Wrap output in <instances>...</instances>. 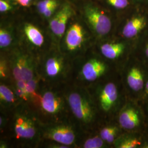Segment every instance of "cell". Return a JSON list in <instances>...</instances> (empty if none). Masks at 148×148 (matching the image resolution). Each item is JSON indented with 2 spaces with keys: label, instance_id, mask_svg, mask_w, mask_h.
<instances>
[{
  "label": "cell",
  "instance_id": "1",
  "mask_svg": "<svg viewBox=\"0 0 148 148\" xmlns=\"http://www.w3.org/2000/svg\"><path fill=\"white\" fill-rule=\"evenodd\" d=\"M42 126L37 113L27 103H21L9 115V122L1 138L11 148H40L42 141Z\"/></svg>",
  "mask_w": 148,
  "mask_h": 148
},
{
  "label": "cell",
  "instance_id": "2",
  "mask_svg": "<svg viewBox=\"0 0 148 148\" xmlns=\"http://www.w3.org/2000/svg\"><path fill=\"white\" fill-rule=\"evenodd\" d=\"M65 93L70 119L85 132L97 130L101 115L88 88L69 83Z\"/></svg>",
  "mask_w": 148,
  "mask_h": 148
},
{
  "label": "cell",
  "instance_id": "3",
  "mask_svg": "<svg viewBox=\"0 0 148 148\" xmlns=\"http://www.w3.org/2000/svg\"><path fill=\"white\" fill-rule=\"evenodd\" d=\"M47 85L41 81L37 92L29 104L42 123L63 121L70 119L65 86Z\"/></svg>",
  "mask_w": 148,
  "mask_h": 148
},
{
  "label": "cell",
  "instance_id": "4",
  "mask_svg": "<svg viewBox=\"0 0 148 148\" xmlns=\"http://www.w3.org/2000/svg\"><path fill=\"white\" fill-rule=\"evenodd\" d=\"M72 60L54 46L38 59L37 72L43 82L63 86L70 82Z\"/></svg>",
  "mask_w": 148,
  "mask_h": 148
},
{
  "label": "cell",
  "instance_id": "5",
  "mask_svg": "<svg viewBox=\"0 0 148 148\" xmlns=\"http://www.w3.org/2000/svg\"><path fill=\"white\" fill-rule=\"evenodd\" d=\"M103 58L88 50L72 60L70 83L89 88L104 79L109 72L110 65Z\"/></svg>",
  "mask_w": 148,
  "mask_h": 148
},
{
  "label": "cell",
  "instance_id": "6",
  "mask_svg": "<svg viewBox=\"0 0 148 148\" xmlns=\"http://www.w3.org/2000/svg\"><path fill=\"white\" fill-rule=\"evenodd\" d=\"M5 54L8 59L11 70L10 84L27 82L39 77L37 72L38 58L26 48L18 45Z\"/></svg>",
  "mask_w": 148,
  "mask_h": 148
},
{
  "label": "cell",
  "instance_id": "7",
  "mask_svg": "<svg viewBox=\"0 0 148 148\" xmlns=\"http://www.w3.org/2000/svg\"><path fill=\"white\" fill-rule=\"evenodd\" d=\"M84 132L70 119L63 121L42 123V141L58 142L70 148H78Z\"/></svg>",
  "mask_w": 148,
  "mask_h": 148
},
{
  "label": "cell",
  "instance_id": "8",
  "mask_svg": "<svg viewBox=\"0 0 148 148\" xmlns=\"http://www.w3.org/2000/svg\"><path fill=\"white\" fill-rule=\"evenodd\" d=\"M88 34L79 23L75 22L67 27L59 45L60 50L71 60L88 51L87 45Z\"/></svg>",
  "mask_w": 148,
  "mask_h": 148
},
{
  "label": "cell",
  "instance_id": "9",
  "mask_svg": "<svg viewBox=\"0 0 148 148\" xmlns=\"http://www.w3.org/2000/svg\"><path fill=\"white\" fill-rule=\"evenodd\" d=\"M87 88L92 96L100 115H108L117 107L119 99V90L118 86L114 81L101 82L100 81Z\"/></svg>",
  "mask_w": 148,
  "mask_h": 148
},
{
  "label": "cell",
  "instance_id": "10",
  "mask_svg": "<svg viewBox=\"0 0 148 148\" xmlns=\"http://www.w3.org/2000/svg\"><path fill=\"white\" fill-rule=\"evenodd\" d=\"M21 40L19 45L38 58L53 47L48 46L47 37L42 30L30 23H25L21 27Z\"/></svg>",
  "mask_w": 148,
  "mask_h": 148
},
{
  "label": "cell",
  "instance_id": "11",
  "mask_svg": "<svg viewBox=\"0 0 148 148\" xmlns=\"http://www.w3.org/2000/svg\"><path fill=\"white\" fill-rule=\"evenodd\" d=\"M85 16L92 34L98 38L108 35L111 32L112 24L110 18L94 5H88L85 7Z\"/></svg>",
  "mask_w": 148,
  "mask_h": 148
},
{
  "label": "cell",
  "instance_id": "12",
  "mask_svg": "<svg viewBox=\"0 0 148 148\" xmlns=\"http://www.w3.org/2000/svg\"><path fill=\"white\" fill-rule=\"evenodd\" d=\"M73 12L71 6L65 4L49 21V32L53 42L58 47L60 40L66 32L68 21L73 15Z\"/></svg>",
  "mask_w": 148,
  "mask_h": 148
},
{
  "label": "cell",
  "instance_id": "13",
  "mask_svg": "<svg viewBox=\"0 0 148 148\" xmlns=\"http://www.w3.org/2000/svg\"><path fill=\"white\" fill-rule=\"evenodd\" d=\"M21 103L12 85L0 82V112L10 115Z\"/></svg>",
  "mask_w": 148,
  "mask_h": 148
},
{
  "label": "cell",
  "instance_id": "14",
  "mask_svg": "<svg viewBox=\"0 0 148 148\" xmlns=\"http://www.w3.org/2000/svg\"><path fill=\"white\" fill-rule=\"evenodd\" d=\"M140 119L137 111L133 107L125 106L118 115V123L120 127L126 130H131L139 125Z\"/></svg>",
  "mask_w": 148,
  "mask_h": 148
},
{
  "label": "cell",
  "instance_id": "15",
  "mask_svg": "<svg viewBox=\"0 0 148 148\" xmlns=\"http://www.w3.org/2000/svg\"><path fill=\"white\" fill-rule=\"evenodd\" d=\"M13 27L1 26L0 28V49L1 53L8 52L19 45L16 34Z\"/></svg>",
  "mask_w": 148,
  "mask_h": 148
},
{
  "label": "cell",
  "instance_id": "16",
  "mask_svg": "<svg viewBox=\"0 0 148 148\" xmlns=\"http://www.w3.org/2000/svg\"><path fill=\"white\" fill-rule=\"evenodd\" d=\"M125 45L122 42H106L101 44L99 47L101 56L108 60H116L124 53Z\"/></svg>",
  "mask_w": 148,
  "mask_h": 148
},
{
  "label": "cell",
  "instance_id": "17",
  "mask_svg": "<svg viewBox=\"0 0 148 148\" xmlns=\"http://www.w3.org/2000/svg\"><path fill=\"white\" fill-rule=\"evenodd\" d=\"M146 25V20L143 16L133 17L123 27L122 35L127 38L135 37L141 32Z\"/></svg>",
  "mask_w": 148,
  "mask_h": 148
},
{
  "label": "cell",
  "instance_id": "18",
  "mask_svg": "<svg viewBox=\"0 0 148 148\" xmlns=\"http://www.w3.org/2000/svg\"><path fill=\"white\" fill-rule=\"evenodd\" d=\"M108 144L101 137L97 130L84 132L79 142L78 148H106Z\"/></svg>",
  "mask_w": 148,
  "mask_h": 148
},
{
  "label": "cell",
  "instance_id": "19",
  "mask_svg": "<svg viewBox=\"0 0 148 148\" xmlns=\"http://www.w3.org/2000/svg\"><path fill=\"white\" fill-rule=\"evenodd\" d=\"M127 85L128 87L134 91L142 90L144 86V78L141 71L137 68H132L130 69L126 77Z\"/></svg>",
  "mask_w": 148,
  "mask_h": 148
},
{
  "label": "cell",
  "instance_id": "20",
  "mask_svg": "<svg viewBox=\"0 0 148 148\" xmlns=\"http://www.w3.org/2000/svg\"><path fill=\"white\" fill-rule=\"evenodd\" d=\"M97 131L101 137L108 144H114L119 137L120 130L116 125H108L98 127Z\"/></svg>",
  "mask_w": 148,
  "mask_h": 148
},
{
  "label": "cell",
  "instance_id": "21",
  "mask_svg": "<svg viewBox=\"0 0 148 148\" xmlns=\"http://www.w3.org/2000/svg\"><path fill=\"white\" fill-rule=\"evenodd\" d=\"M11 74L9 62L5 53L0 56V82L10 84Z\"/></svg>",
  "mask_w": 148,
  "mask_h": 148
},
{
  "label": "cell",
  "instance_id": "22",
  "mask_svg": "<svg viewBox=\"0 0 148 148\" xmlns=\"http://www.w3.org/2000/svg\"><path fill=\"white\" fill-rule=\"evenodd\" d=\"M140 144V142L136 139L120 137H119L114 144L115 147L119 148H136Z\"/></svg>",
  "mask_w": 148,
  "mask_h": 148
},
{
  "label": "cell",
  "instance_id": "23",
  "mask_svg": "<svg viewBox=\"0 0 148 148\" xmlns=\"http://www.w3.org/2000/svg\"><path fill=\"white\" fill-rule=\"evenodd\" d=\"M58 4L56 0H43L37 4V9L38 12L42 14L51 5Z\"/></svg>",
  "mask_w": 148,
  "mask_h": 148
},
{
  "label": "cell",
  "instance_id": "24",
  "mask_svg": "<svg viewBox=\"0 0 148 148\" xmlns=\"http://www.w3.org/2000/svg\"><path fill=\"white\" fill-rule=\"evenodd\" d=\"M9 122V115L0 112V134L5 132Z\"/></svg>",
  "mask_w": 148,
  "mask_h": 148
},
{
  "label": "cell",
  "instance_id": "25",
  "mask_svg": "<svg viewBox=\"0 0 148 148\" xmlns=\"http://www.w3.org/2000/svg\"><path fill=\"white\" fill-rule=\"evenodd\" d=\"M110 5L117 9L125 8L128 5V0H107Z\"/></svg>",
  "mask_w": 148,
  "mask_h": 148
},
{
  "label": "cell",
  "instance_id": "26",
  "mask_svg": "<svg viewBox=\"0 0 148 148\" xmlns=\"http://www.w3.org/2000/svg\"><path fill=\"white\" fill-rule=\"evenodd\" d=\"M58 5V4H56V5H51L49 7H48L43 13V16L47 18L51 17L52 16H53V14L54 13V11H56V10L57 9Z\"/></svg>",
  "mask_w": 148,
  "mask_h": 148
},
{
  "label": "cell",
  "instance_id": "27",
  "mask_svg": "<svg viewBox=\"0 0 148 148\" xmlns=\"http://www.w3.org/2000/svg\"><path fill=\"white\" fill-rule=\"evenodd\" d=\"M12 9L10 3L5 0H0V11L1 12H5Z\"/></svg>",
  "mask_w": 148,
  "mask_h": 148
},
{
  "label": "cell",
  "instance_id": "28",
  "mask_svg": "<svg viewBox=\"0 0 148 148\" xmlns=\"http://www.w3.org/2000/svg\"><path fill=\"white\" fill-rule=\"evenodd\" d=\"M11 148L9 142L5 139L0 138V148Z\"/></svg>",
  "mask_w": 148,
  "mask_h": 148
},
{
  "label": "cell",
  "instance_id": "29",
  "mask_svg": "<svg viewBox=\"0 0 148 148\" xmlns=\"http://www.w3.org/2000/svg\"><path fill=\"white\" fill-rule=\"evenodd\" d=\"M19 5L23 7H28L30 5L32 0H14Z\"/></svg>",
  "mask_w": 148,
  "mask_h": 148
},
{
  "label": "cell",
  "instance_id": "30",
  "mask_svg": "<svg viewBox=\"0 0 148 148\" xmlns=\"http://www.w3.org/2000/svg\"><path fill=\"white\" fill-rule=\"evenodd\" d=\"M145 91L146 94L148 95V81L147 82L146 85H145Z\"/></svg>",
  "mask_w": 148,
  "mask_h": 148
},
{
  "label": "cell",
  "instance_id": "31",
  "mask_svg": "<svg viewBox=\"0 0 148 148\" xmlns=\"http://www.w3.org/2000/svg\"><path fill=\"white\" fill-rule=\"evenodd\" d=\"M145 53H146V55L148 57V45L147 46V47L146 48V50H145Z\"/></svg>",
  "mask_w": 148,
  "mask_h": 148
}]
</instances>
